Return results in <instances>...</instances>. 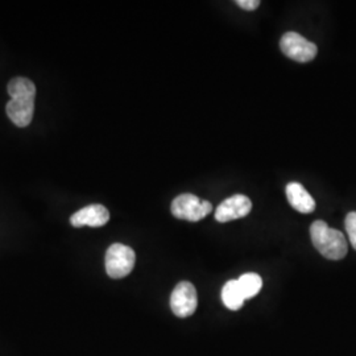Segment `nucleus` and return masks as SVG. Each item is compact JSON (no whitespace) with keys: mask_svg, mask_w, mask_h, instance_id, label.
Instances as JSON below:
<instances>
[{"mask_svg":"<svg viewBox=\"0 0 356 356\" xmlns=\"http://www.w3.org/2000/svg\"><path fill=\"white\" fill-rule=\"evenodd\" d=\"M312 242L319 254L329 260H342L347 254V241L338 229H331L323 220H316L310 227Z\"/></svg>","mask_w":356,"mask_h":356,"instance_id":"f03ea898","label":"nucleus"},{"mask_svg":"<svg viewBox=\"0 0 356 356\" xmlns=\"http://www.w3.org/2000/svg\"><path fill=\"white\" fill-rule=\"evenodd\" d=\"M286 198L294 210L302 214H310L316 210V201L298 182H291L286 185Z\"/></svg>","mask_w":356,"mask_h":356,"instance_id":"1a4fd4ad","label":"nucleus"},{"mask_svg":"<svg viewBox=\"0 0 356 356\" xmlns=\"http://www.w3.org/2000/svg\"><path fill=\"white\" fill-rule=\"evenodd\" d=\"M235 3L245 11H254L260 6L259 0H236Z\"/></svg>","mask_w":356,"mask_h":356,"instance_id":"ddd939ff","label":"nucleus"},{"mask_svg":"<svg viewBox=\"0 0 356 356\" xmlns=\"http://www.w3.org/2000/svg\"><path fill=\"white\" fill-rule=\"evenodd\" d=\"M7 89L11 97V101L6 106L8 118L17 127L29 126L35 113V83L24 76H16L10 81Z\"/></svg>","mask_w":356,"mask_h":356,"instance_id":"f257e3e1","label":"nucleus"},{"mask_svg":"<svg viewBox=\"0 0 356 356\" xmlns=\"http://www.w3.org/2000/svg\"><path fill=\"white\" fill-rule=\"evenodd\" d=\"M222 301L229 310H239L244 304V297L238 280H229L222 289Z\"/></svg>","mask_w":356,"mask_h":356,"instance_id":"9d476101","label":"nucleus"},{"mask_svg":"<svg viewBox=\"0 0 356 356\" xmlns=\"http://www.w3.org/2000/svg\"><path fill=\"white\" fill-rule=\"evenodd\" d=\"M108 220L110 213L102 204H90L70 216V223L74 227H102Z\"/></svg>","mask_w":356,"mask_h":356,"instance_id":"6e6552de","label":"nucleus"},{"mask_svg":"<svg viewBox=\"0 0 356 356\" xmlns=\"http://www.w3.org/2000/svg\"><path fill=\"white\" fill-rule=\"evenodd\" d=\"M136 254L128 245L115 243L106 252V272L111 279H123L135 267Z\"/></svg>","mask_w":356,"mask_h":356,"instance_id":"7ed1b4c3","label":"nucleus"},{"mask_svg":"<svg viewBox=\"0 0 356 356\" xmlns=\"http://www.w3.org/2000/svg\"><path fill=\"white\" fill-rule=\"evenodd\" d=\"M238 284L242 291L244 300H248V298H252L254 296H257L261 291L263 280L257 273H244L238 280Z\"/></svg>","mask_w":356,"mask_h":356,"instance_id":"9b49d317","label":"nucleus"},{"mask_svg":"<svg viewBox=\"0 0 356 356\" xmlns=\"http://www.w3.org/2000/svg\"><path fill=\"white\" fill-rule=\"evenodd\" d=\"M198 305L195 286L189 281H181L170 296V307L179 318H186L194 314Z\"/></svg>","mask_w":356,"mask_h":356,"instance_id":"423d86ee","label":"nucleus"},{"mask_svg":"<svg viewBox=\"0 0 356 356\" xmlns=\"http://www.w3.org/2000/svg\"><path fill=\"white\" fill-rule=\"evenodd\" d=\"M252 210V202L248 197L243 194H235L225 200L216 207V219L220 223H226L229 220L241 219L248 216Z\"/></svg>","mask_w":356,"mask_h":356,"instance_id":"0eeeda50","label":"nucleus"},{"mask_svg":"<svg viewBox=\"0 0 356 356\" xmlns=\"http://www.w3.org/2000/svg\"><path fill=\"white\" fill-rule=\"evenodd\" d=\"M170 210L177 219L198 222L213 211V206L209 201L200 200L194 194H181L172 202Z\"/></svg>","mask_w":356,"mask_h":356,"instance_id":"20e7f679","label":"nucleus"},{"mask_svg":"<svg viewBox=\"0 0 356 356\" xmlns=\"http://www.w3.org/2000/svg\"><path fill=\"white\" fill-rule=\"evenodd\" d=\"M346 231L348 234V238H350V243L351 245L356 250V213H348L346 216Z\"/></svg>","mask_w":356,"mask_h":356,"instance_id":"f8f14e48","label":"nucleus"},{"mask_svg":"<svg viewBox=\"0 0 356 356\" xmlns=\"http://www.w3.org/2000/svg\"><path fill=\"white\" fill-rule=\"evenodd\" d=\"M280 48L288 58L297 63H310L318 53V48L314 42L296 32H288L281 38Z\"/></svg>","mask_w":356,"mask_h":356,"instance_id":"39448f33","label":"nucleus"}]
</instances>
